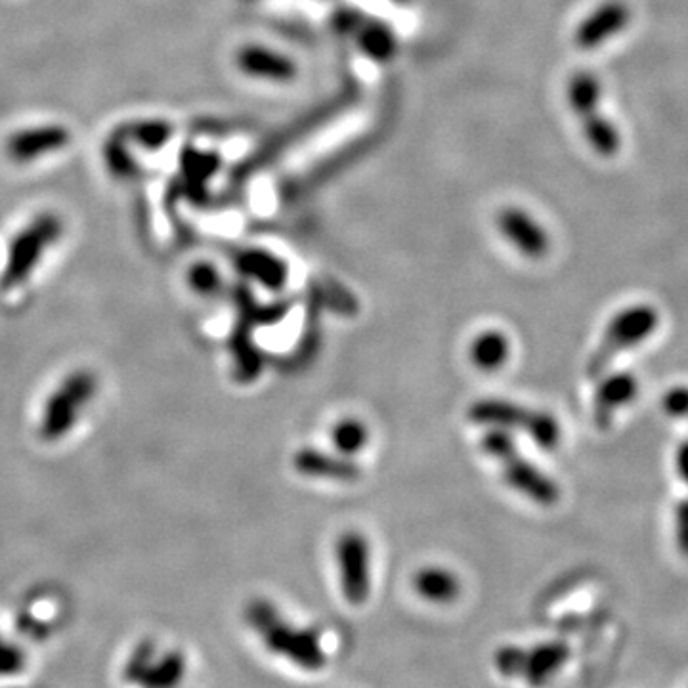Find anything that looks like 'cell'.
Listing matches in <instances>:
<instances>
[{
    "label": "cell",
    "instance_id": "obj_1",
    "mask_svg": "<svg viewBox=\"0 0 688 688\" xmlns=\"http://www.w3.org/2000/svg\"><path fill=\"white\" fill-rule=\"evenodd\" d=\"M245 620L262 646L281 662L301 671L316 673L327 664L322 635L312 627L291 624L270 601L249 602Z\"/></svg>",
    "mask_w": 688,
    "mask_h": 688
},
{
    "label": "cell",
    "instance_id": "obj_2",
    "mask_svg": "<svg viewBox=\"0 0 688 688\" xmlns=\"http://www.w3.org/2000/svg\"><path fill=\"white\" fill-rule=\"evenodd\" d=\"M480 448L499 463L505 484L516 494L524 495L541 507H553L559 503V484L518 452L513 432L488 429L480 440Z\"/></svg>",
    "mask_w": 688,
    "mask_h": 688
},
{
    "label": "cell",
    "instance_id": "obj_3",
    "mask_svg": "<svg viewBox=\"0 0 688 688\" xmlns=\"http://www.w3.org/2000/svg\"><path fill=\"white\" fill-rule=\"evenodd\" d=\"M658 327L660 312L652 304L639 302L622 308L610 318L602 331L601 341L585 366L587 379L597 381L627 350L646 343L658 331Z\"/></svg>",
    "mask_w": 688,
    "mask_h": 688
},
{
    "label": "cell",
    "instance_id": "obj_4",
    "mask_svg": "<svg viewBox=\"0 0 688 688\" xmlns=\"http://www.w3.org/2000/svg\"><path fill=\"white\" fill-rule=\"evenodd\" d=\"M469 419L486 429L524 432L541 450L553 452L559 448L562 429L559 419L545 409L528 408L503 398H482L469 408Z\"/></svg>",
    "mask_w": 688,
    "mask_h": 688
},
{
    "label": "cell",
    "instance_id": "obj_5",
    "mask_svg": "<svg viewBox=\"0 0 688 688\" xmlns=\"http://www.w3.org/2000/svg\"><path fill=\"white\" fill-rule=\"evenodd\" d=\"M602 85L591 71H576L568 81V102L578 115L587 144L602 159H612L622 150V134L601 113Z\"/></svg>",
    "mask_w": 688,
    "mask_h": 688
},
{
    "label": "cell",
    "instance_id": "obj_6",
    "mask_svg": "<svg viewBox=\"0 0 688 688\" xmlns=\"http://www.w3.org/2000/svg\"><path fill=\"white\" fill-rule=\"evenodd\" d=\"M62 232V220L52 213H43L29 222L8 247L6 266L0 274V287L10 291L29 280L44 253L60 239Z\"/></svg>",
    "mask_w": 688,
    "mask_h": 688
},
{
    "label": "cell",
    "instance_id": "obj_7",
    "mask_svg": "<svg viewBox=\"0 0 688 688\" xmlns=\"http://www.w3.org/2000/svg\"><path fill=\"white\" fill-rule=\"evenodd\" d=\"M96 390L98 379L94 373L86 369L69 373L44 406L39 423L41 438L46 442H56L67 436L79 421L83 409L94 398Z\"/></svg>",
    "mask_w": 688,
    "mask_h": 688
},
{
    "label": "cell",
    "instance_id": "obj_8",
    "mask_svg": "<svg viewBox=\"0 0 688 688\" xmlns=\"http://www.w3.org/2000/svg\"><path fill=\"white\" fill-rule=\"evenodd\" d=\"M568 656L570 648L559 641L528 648L505 645L495 652V667L503 677L524 679L530 687H543L559 673Z\"/></svg>",
    "mask_w": 688,
    "mask_h": 688
},
{
    "label": "cell",
    "instance_id": "obj_9",
    "mask_svg": "<svg viewBox=\"0 0 688 688\" xmlns=\"http://www.w3.org/2000/svg\"><path fill=\"white\" fill-rule=\"evenodd\" d=\"M188 675V658L176 650H157L155 643L144 641L130 652L123 677L140 688H182Z\"/></svg>",
    "mask_w": 688,
    "mask_h": 688
},
{
    "label": "cell",
    "instance_id": "obj_10",
    "mask_svg": "<svg viewBox=\"0 0 688 688\" xmlns=\"http://www.w3.org/2000/svg\"><path fill=\"white\" fill-rule=\"evenodd\" d=\"M335 551L344 601L352 606H362L371 593L369 543L360 532H344Z\"/></svg>",
    "mask_w": 688,
    "mask_h": 688
},
{
    "label": "cell",
    "instance_id": "obj_11",
    "mask_svg": "<svg viewBox=\"0 0 688 688\" xmlns=\"http://www.w3.org/2000/svg\"><path fill=\"white\" fill-rule=\"evenodd\" d=\"M639 388V379L631 371L602 373L591 400L593 425L599 430L610 429L616 415L637 400Z\"/></svg>",
    "mask_w": 688,
    "mask_h": 688
},
{
    "label": "cell",
    "instance_id": "obj_12",
    "mask_svg": "<svg viewBox=\"0 0 688 688\" xmlns=\"http://www.w3.org/2000/svg\"><path fill=\"white\" fill-rule=\"evenodd\" d=\"M631 8L624 0H606L576 27L574 44L578 50L593 52L624 33L631 23Z\"/></svg>",
    "mask_w": 688,
    "mask_h": 688
},
{
    "label": "cell",
    "instance_id": "obj_13",
    "mask_svg": "<svg viewBox=\"0 0 688 688\" xmlns=\"http://www.w3.org/2000/svg\"><path fill=\"white\" fill-rule=\"evenodd\" d=\"M497 230L524 257L543 258L551 249V239L545 228L520 207H507L499 211Z\"/></svg>",
    "mask_w": 688,
    "mask_h": 688
},
{
    "label": "cell",
    "instance_id": "obj_14",
    "mask_svg": "<svg viewBox=\"0 0 688 688\" xmlns=\"http://www.w3.org/2000/svg\"><path fill=\"white\" fill-rule=\"evenodd\" d=\"M71 144V132L62 125L31 127L12 134L6 142V153L16 163H31Z\"/></svg>",
    "mask_w": 688,
    "mask_h": 688
},
{
    "label": "cell",
    "instance_id": "obj_15",
    "mask_svg": "<svg viewBox=\"0 0 688 688\" xmlns=\"http://www.w3.org/2000/svg\"><path fill=\"white\" fill-rule=\"evenodd\" d=\"M293 465L299 473L310 478H323L335 482H354L362 476L360 467L344 455H331L314 448H304L297 452Z\"/></svg>",
    "mask_w": 688,
    "mask_h": 688
},
{
    "label": "cell",
    "instance_id": "obj_16",
    "mask_svg": "<svg viewBox=\"0 0 688 688\" xmlns=\"http://www.w3.org/2000/svg\"><path fill=\"white\" fill-rule=\"evenodd\" d=\"M413 591L421 601L434 606H446L459 599L461 581L448 568L427 566L413 576Z\"/></svg>",
    "mask_w": 688,
    "mask_h": 688
},
{
    "label": "cell",
    "instance_id": "obj_17",
    "mask_svg": "<svg viewBox=\"0 0 688 688\" xmlns=\"http://www.w3.org/2000/svg\"><path fill=\"white\" fill-rule=\"evenodd\" d=\"M511 343L509 337L497 329H486L478 333L469 346V358L474 367L486 373L499 371L509 362Z\"/></svg>",
    "mask_w": 688,
    "mask_h": 688
},
{
    "label": "cell",
    "instance_id": "obj_18",
    "mask_svg": "<svg viewBox=\"0 0 688 688\" xmlns=\"http://www.w3.org/2000/svg\"><path fill=\"white\" fill-rule=\"evenodd\" d=\"M237 268L241 274L257 280L268 289H281L287 281V266L280 258L272 257L264 251H245L237 258Z\"/></svg>",
    "mask_w": 688,
    "mask_h": 688
},
{
    "label": "cell",
    "instance_id": "obj_19",
    "mask_svg": "<svg viewBox=\"0 0 688 688\" xmlns=\"http://www.w3.org/2000/svg\"><path fill=\"white\" fill-rule=\"evenodd\" d=\"M367 438L366 425L358 419H343L331 429V444L344 457L360 452L366 446Z\"/></svg>",
    "mask_w": 688,
    "mask_h": 688
},
{
    "label": "cell",
    "instance_id": "obj_20",
    "mask_svg": "<svg viewBox=\"0 0 688 688\" xmlns=\"http://www.w3.org/2000/svg\"><path fill=\"white\" fill-rule=\"evenodd\" d=\"M190 285L194 287L195 293L213 297L220 291L222 280L211 264H195L190 270Z\"/></svg>",
    "mask_w": 688,
    "mask_h": 688
},
{
    "label": "cell",
    "instance_id": "obj_21",
    "mask_svg": "<svg viewBox=\"0 0 688 688\" xmlns=\"http://www.w3.org/2000/svg\"><path fill=\"white\" fill-rule=\"evenodd\" d=\"M662 409L671 419H688V385L667 388L662 396Z\"/></svg>",
    "mask_w": 688,
    "mask_h": 688
},
{
    "label": "cell",
    "instance_id": "obj_22",
    "mask_svg": "<svg viewBox=\"0 0 688 688\" xmlns=\"http://www.w3.org/2000/svg\"><path fill=\"white\" fill-rule=\"evenodd\" d=\"M673 538L679 553L688 559V495L679 499L673 509Z\"/></svg>",
    "mask_w": 688,
    "mask_h": 688
},
{
    "label": "cell",
    "instance_id": "obj_23",
    "mask_svg": "<svg viewBox=\"0 0 688 688\" xmlns=\"http://www.w3.org/2000/svg\"><path fill=\"white\" fill-rule=\"evenodd\" d=\"M167 136H169V130L163 123H151L150 121V123H142L134 129V138L148 148L161 146L167 140Z\"/></svg>",
    "mask_w": 688,
    "mask_h": 688
},
{
    "label": "cell",
    "instance_id": "obj_24",
    "mask_svg": "<svg viewBox=\"0 0 688 688\" xmlns=\"http://www.w3.org/2000/svg\"><path fill=\"white\" fill-rule=\"evenodd\" d=\"M25 664L22 650L18 646L10 645L8 641H0V675H14Z\"/></svg>",
    "mask_w": 688,
    "mask_h": 688
},
{
    "label": "cell",
    "instance_id": "obj_25",
    "mask_svg": "<svg viewBox=\"0 0 688 688\" xmlns=\"http://www.w3.org/2000/svg\"><path fill=\"white\" fill-rule=\"evenodd\" d=\"M675 469L679 478L688 486V438H685L675 450Z\"/></svg>",
    "mask_w": 688,
    "mask_h": 688
},
{
    "label": "cell",
    "instance_id": "obj_26",
    "mask_svg": "<svg viewBox=\"0 0 688 688\" xmlns=\"http://www.w3.org/2000/svg\"><path fill=\"white\" fill-rule=\"evenodd\" d=\"M0 641H2V639H0Z\"/></svg>",
    "mask_w": 688,
    "mask_h": 688
}]
</instances>
